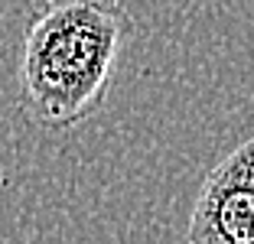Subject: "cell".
Segmentation results:
<instances>
[{
	"instance_id": "cell-1",
	"label": "cell",
	"mask_w": 254,
	"mask_h": 244,
	"mask_svg": "<svg viewBox=\"0 0 254 244\" xmlns=\"http://www.w3.org/2000/svg\"><path fill=\"white\" fill-rule=\"evenodd\" d=\"M124 43L118 0H56L30 23L20 81L33 118L68 130L101 108Z\"/></svg>"
},
{
	"instance_id": "cell-2",
	"label": "cell",
	"mask_w": 254,
	"mask_h": 244,
	"mask_svg": "<svg viewBox=\"0 0 254 244\" xmlns=\"http://www.w3.org/2000/svg\"><path fill=\"white\" fill-rule=\"evenodd\" d=\"M186 244H254V137L205 173Z\"/></svg>"
}]
</instances>
